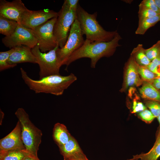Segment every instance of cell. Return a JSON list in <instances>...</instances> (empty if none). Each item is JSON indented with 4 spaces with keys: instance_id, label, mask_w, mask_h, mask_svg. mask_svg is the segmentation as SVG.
<instances>
[{
    "instance_id": "1",
    "label": "cell",
    "mask_w": 160,
    "mask_h": 160,
    "mask_svg": "<svg viewBox=\"0 0 160 160\" xmlns=\"http://www.w3.org/2000/svg\"><path fill=\"white\" fill-rule=\"evenodd\" d=\"M121 39L118 33L112 40L108 42H91L86 39L81 47L71 55L65 65L67 67L76 60L88 58L91 59V67L95 68L101 58L109 57L114 54L117 48L121 46L119 42Z\"/></svg>"
},
{
    "instance_id": "2",
    "label": "cell",
    "mask_w": 160,
    "mask_h": 160,
    "mask_svg": "<svg viewBox=\"0 0 160 160\" xmlns=\"http://www.w3.org/2000/svg\"><path fill=\"white\" fill-rule=\"evenodd\" d=\"M20 71L25 83L30 89L36 93H43L61 95L77 79L74 74L71 73L67 76L54 75L39 80H34L30 77L22 68H20Z\"/></svg>"
},
{
    "instance_id": "3",
    "label": "cell",
    "mask_w": 160,
    "mask_h": 160,
    "mask_svg": "<svg viewBox=\"0 0 160 160\" xmlns=\"http://www.w3.org/2000/svg\"><path fill=\"white\" fill-rule=\"evenodd\" d=\"M97 12L89 13L79 4L76 11V19L86 39L91 42H108L118 33L117 30L107 31L99 23L97 20Z\"/></svg>"
},
{
    "instance_id": "4",
    "label": "cell",
    "mask_w": 160,
    "mask_h": 160,
    "mask_svg": "<svg viewBox=\"0 0 160 160\" xmlns=\"http://www.w3.org/2000/svg\"><path fill=\"white\" fill-rule=\"evenodd\" d=\"M15 114L21 126L22 138L26 150L33 156L38 158L37 152L41 141V131L31 122L23 108H18Z\"/></svg>"
},
{
    "instance_id": "5",
    "label": "cell",
    "mask_w": 160,
    "mask_h": 160,
    "mask_svg": "<svg viewBox=\"0 0 160 160\" xmlns=\"http://www.w3.org/2000/svg\"><path fill=\"white\" fill-rule=\"evenodd\" d=\"M59 46L47 52H42L37 44L32 49L39 68V79L54 75L60 74V69L62 66L57 55Z\"/></svg>"
},
{
    "instance_id": "6",
    "label": "cell",
    "mask_w": 160,
    "mask_h": 160,
    "mask_svg": "<svg viewBox=\"0 0 160 160\" xmlns=\"http://www.w3.org/2000/svg\"><path fill=\"white\" fill-rule=\"evenodd\" d=\"M76 19V11L63 4L58 12L53 29L54 35L60 48L66 43L71 26Z\"/></svg>"
},
{
    "instance_id": "7",
    "label": "cell",
    "mask_w": 160,
    "mask_h": 160,
    "mask_svg": "<svg viewBox=\"0 0 160 160\" xmlns=\"http://www.w3.org/2000/svg\"><path fill=\"white\" fill-rule=\"evenodd\" d=\"M79 21L76 19L72 25L65 45L57 50V55L61 65H65L72 54L80 48L85 40Z\"/></svg>"
},
{
    "instance_id": "8",
    "label": "cell",
    "mask_w": 160,
    "mask_h": 160,
    "mask_svg": "<svg viewBox=\"0 0 160 160\" xmlns=\"http://www.w3.org/2000/svg\"><path fill=\"white\" fill-rule=\"evenodd\" d=\"M57 17L49 20L33 30L37 44L42 52H49L59 46L53 33L54 27Z\"/></svg>"
},
{
    "instance_id": "9",
    "label": "cell",
    "mask_w": 160,
    "mask_h": 160,
    "mask_svg": "<svg viewBox=\"0 0 160 160\" xmlns=\"http://www.w3.org/2000/svg\"><path fill=\"white\" fill-rule=\"evenodd\" d=\"M2 41L6 47L10 49L21 45L32 49L37 44L33 30L24 27L21 24H18L12 35L3 38Z\"/></svg>"
},
{
    "instance_id": "10",
    "label": "cell",
    "mask_w": 160,
    "mask_h": 160,
    "mask_svg": "<svg viewBox=\"0 0 160 160\" xmlns=\"http://www.w3.org/2000/svg\"><path fill=\"white\" fill-rule=\"evenodd\" d=\"M57 16L58 12L48 9L37 11L28 9L22 16L21 24L24 27L33 30Z\"/></svg>"
},
{
    "instance_id": "11",
    "label": "cell",
    "mask_w": 160,
    "mask_h": 160,
    "mask_svg": "<svg viewBox=\"0 0 160 160\" xmlns=\"http://www.w3.org/2000/svg\"><path fill=\"white\" fill-rule=\"evenodd\" d=\"M28 9L21 0L10 2L0 0V16L21 24L23 14Z\"/></svg>"
},
{
    "instance_id": "12",
    "label": "cell",
    "mask_w": 160,
    "mask_h": 160,
    "mask_svg": "<svg viewBox=\"0 0 160 160\" xmlns=\"http://www.w3.org/2000/svg\"><path fill=\"white\" fill-rule=\"evenodd\" d=\"M138 65L131 55L126 63L124 68V80L121 92H125L131 87H138L142 85V80L138 71Z\"/></svg>"
},
{
    "instance_id": "13",
    "label": "cell",
    "mask_w": 160,
    "mask_h": 160,
    "mask_svg": "<svg viewBox=\"0 0 160 160\" xmlns=\"http://www.w3.org/2000/svg\"><path fill=\"white\" fill-rule=\"evenodd\" d=\"M15 149H26L22 138L21 126L18 121L14 129L0 140V151Z\"/></svg>"
},
{
    "instance_id": "14",
    "label": "cell",
    "mask_w": 160,
    "mask_h": 160,
    "mask_svg": "<svg viewBox=\"0 0 160 160\" xmlns=\"http://www.w3.org/2000/svg\"><path fill=\"white\" fill-rule=\"evenodd\" d=\"M14 50L7 61L10 65L24 63H37L36 58L32 51V49L25 46L21 45L13 48Z\"/></svg>"
},
{
    "instance_id": "15",
    "label": "cell",
    "mask_w": 160,
    "mask_h": 160,
    "mask_svg": "<svg viewBox=\"0 0 160 160\" xmlns=\"http://www.w3.org/2000/svg\"><path fill=\"white\" fill-rule=\"evenodd\" d=\"M59 147L64 160L83 153L77 141L72 136L66 143Z\"/></svg>"
},
{
    "instance_id": "16",
    "label": "cell",
    "mask_w": 160,
    "mask_h": 160,
    "mask_svg": "<svg viewBox=\"0 0 160 160\" xmlns=\"http://www.w3.org/2000/svg\"><path fill=\"white\" fill-rule=\"evenodd\" d=\"M71 136L64 125L59 123L55 124L53 129V137L59 147L66 143Z\"/></svg>"
},
{
    "instance_id": "17",
    "label": "cell",
    "mask_w": 160,
    "mask_h": 160,
    "mask_svg": "<svg viewBox=\"0 0 160 160\" xmlns=\"http://www.w3.org/2000/svg\"><path fill=\"white\" fill-rule=\"evenodd\" d=\"M142 87L139 89L142 98L160 102V92L151 83L143 81Z\"/></svg>"
},
{
    "instance_id": "18",
    "label": "cell",
    "mask_w": 160,
    "mask_h": 160,
    "mask_svg": "<svg viewBox=\"0 0 160 160\" xmlns=\"http://www.w3.org/2000/svg\"><path fill=\"white\" fill-rule=\"evenodd\" d=\"M160 157V129H159L155 142L152 148L146 153L133 156L131 159L140 160H157Z\"/></svg>"
},
{
    "instance_id": "19",
    "label": "cell",
    "mask_w": 160,
    "mask_h": 160,
    "mask_svg": "<svg viewBox=\"0 0 160 160\" xmlns=\"http://www.w3.org/2000/svg\"><path fill=\"white\" fill-rule=\"evenodd\" d=\"M130 55L133 57L139 66L147 67L151 61L147 57L142 44H139L133 49Z\"/></svg>"
},
{
    "instance_id": "20",
    "label": "cell",
    "mask_w": 160,
    "mask_h": 160,
    "mask_svg": "<svg viewBox=\"0 0 160 160\" xmlns=\"http://www.w3.org/2000/svg\"><path fill=\"white\" fill-rule=\"evenodd\" d=\"M28 155L32 156L26 149H15L0 151V160H22Z\"/></svg>"
},
{
    "instance_id": "21",
    "label": "cell",
    "mask_w": 160,
    "mask_h": 160,
    "mask_svg": "<svg viewBox=\"0 0 160 160\" xmlns=\"http://www.w3.org/2000/svg\"><path fill=\"white\" fill-rule=\"evenodd\" d=\"M18 23L15 20L0 16V33L9 36L15 31Z\"/></svg>"
},
{
    "instance_id": "22",
    "label": "cell",
    "mask_w": 160,
    "mask_h": 160,
    "mask_svg": "<svg viewBox=\"0 0 160 160\" xmlns=\"http://www.w3.org/2000/svg\"><path fill=\"white\" fill-rule=\"evenodd\" d=\"M159 21L160 14L154 17L146 19L138 22L137 28L135 31V34L144 35L149 28L154 26Z\"/></svg>"
},
{
    "instance_id": "23",
    "label": "cell",
    "mask_w": 160,
    "mask_h": 160,
    "mask_svg": "<svg viewBox=\"0 0 160 160\" xmlns=\"http://www.w3.org/2000/svg\"><path fill=\"white\" fill-rule=\"evenodd\" d=\"M138 71L141 78L143 81L151 84L154 80L158 77L154 73L149 70L147 67L138 65Z\"/></svg>"
},
{
    "instance_id": "24",
    "label": "cell",
    "mask_w": 160,
    "mask_h": 160,
    "mask_svg": "<svg viewBox=\"0 0 160 160\" xmlns=\"http://www.w3.org/2000/svg\"><path fill=\"white\" fill-rule=\"evenodd\" d=\"M14 50L13 48L5 52H0V71H2L6 69L12 68L16 65H10L7 62L8 60Z\"/></svg>"
},
{
    "instance_id": "25",
    "label": "cell",
    "mask_w": 160,
    "mask_h": 160,
    "mask_svg": "<svg viewBox=\"0 0 160 160\" xmlns=\"http://www.w3.org/2000/svg\"><path fill=\"white\" fill-rule=\"evenodd\" d=\"M159 15L154 11L139 5L138 22L145 19L154 17Z\"/></svg>"
},
{
    "instance_id": "26",
    "label": "cell",
    "mask_w": 160,
    "mask_h": 160,
    "mask_svg": "<svg viewBox=\"0 0 160 160\" xmlns=\"http://www.w3.org/2000/svg\"><path fill=\"white\" fill-rule=\"evenodd\" d=\"M145 54L151 61L160 55V40L150 48L145 49Z\"/></svg>"
},
{
    "instance_id": "27",
    "label": "cell",
    "mask_w": 160,
    "mask_h": 160,
    "mask_svg": "<svg viewBox=\"0 0 160 160\" xmlns=\"http://www.w3.org/2000/svg\"><path fill=\"white\" fill-rule=\"evenodd\" d=\"M145 103L156 118L160 115V102L153 100H145Z\"/></svg>"
},
{
    "instance_id": "28",
    "label": "cell",
    "mask_w": 160,
    "mask_h": 160,
    "mask_svg": "<svg viewBox=\"0 0 160 160\" xmlns=\"http://www.w3.org/2000/svg\"><path fill=\"white\" fill-rule=\"evenodd\" d=\"M147 67L158 77H160V55L151 61Z\"/></svg>"
},
{
    "instance_id": "29",
    "label": "cell",
    "mask_w": 160,
    "mask_h": 160,
    "mask_svg": "<svg viewBox=\"0 0 160 160\" xmlns=\"http://www.w3.org/2000/svg\"><path fill=\"white\" fill-rule=\"evenodd\" d=\"M138 116L143 121L148 124L151 123L156 118L151 112L147 109L139 113Z\"/></svg>"
},
{
    "instance_id": "30",
    "label": "cell",
    "mask_w": 160,
    "mask_h": 160,
    "mask_svg": "<svg viewBox=\"0 0 160 160\" xmlns=\"http://www.w3.org/2000/svg\"><path fill=\"white\" fill-rule=\"evenodd\" d=\"M139 5L150 9L158 14H160V11L157 7L154 0H143Z\"/></svg>"
},
{
    "instance_id": "31",
    "label": "cell",
    "mask_w": 160,
    "mask_h": 160,
    "mask_svg": "<svg viewBox=\"0 0 160 160\" xmlns=\"http://www.w3.org/2000/svg\"><path fill=\"white\" fill-rule=\"evenodd\" d=\"M146 107L141 102L137 101L134 99L132 106V113H139L147 109Z\"/></svg>"
},
{
    "instance_id": "32",
    "label": "cell",
    "mask_w": 160,
    "mask_h": 160,
    "mask_svg": "<svg viewBox=\"0 0 160 160\" xmlns=\"http://www.w3.org/2000/svg\"><path fill=\"white\" fill-rule=\"evenodd\" d=\"M79 1L78 0H65L63 4L71 9L76 11L79 4Z\"/></svg>"
},
{
    "instance_id": "33",
    "label": "cell",
    "mask_w": 160,
    "mask_h": 160,
    "mask_svg": "<svg viewBox=\"0 0 160 160\" xmlns=\"http://www.w3.org/2000/svg\"><path fill=\"white\" fill-rule=\"evenodd\" d=\"M66 160H89L83 153Z\"/></svg>"
},
{
    "instance_id": "34",
    "label": "cell",
    "mask_w": 160,
    "mask_h": 160,
    "mask_svg": "<svg viewBox=\"0 0 160 160\" xmlns=\"http://www.w3.org/2000/svg\"><path fill=\"white\" fill-rule=\"evenodd\" d=\"M22 160H40L38 158H36L31 155H28L25 157Z\"/></svg>"
},
{
    "instance_id": "35",
    "label": "cell",
    "mask_w": 160,
    "mask_h": 160,
    "mask_svg": "<svg viewBox=\"0 0 160 160\" xmlns=\"http://www.w3.org/2000/svg\"><path fill=\"white\" fill-rule=\"evenodd\" d=\"M4 113L2 111L1 109L0 111V125L1 124L2 120L4 118Z\"/></svg>"
},
{
    "instance_id": "36",
    "label": "cell",
    "mask_w": 160,
    "mask_h": 160,
    "mask_svg": "<svg viewBox=\"0 0 160 160\" xmlns=\"http://www.w3.org/2000/svg\"><path fill=\"white\" fill-rule=\"evenodd\" d=\"M155 2L160 11V0H154Z\"/></svg>"
},
{
    "instance_id": "37",
    "label": "cell",
    "mask_w": 160,
    "mask_h": 160,
    "mask_svg": "<svg viewBox=\"0 0 160 160\" xmlns=\"http://www.w3.org/2000/svg\"><path fill=\"white\" fill-rule=\"evenodd\" d=\"M156 118L157 119L159 123V129H160V115H159V116H158Z\"/></svg>"
},
{
    "instance_id": "38",
    "label": "cell",
    "mask_w": 160,
    "mask_h": 160,
    "mask_svg": "<svg viewBox=\"0 0 160 160\" xmlns=\"http://www.w3.org/2000/svg\"><path fill=\"white\" fill-rule=\"evenodd\" d=\"M123 1H125V2H126V3H127L130 4L132 1H133L132 0H123Z\"/></svg>"
},
{
    "instance_id": "39",
    "label": "cell",
    "mask_w": 160,
    "mask_h": 160,
    "mask_svg": "<svg viewBox=\"0 0 160 160\" xmlns=\"http://www.w3.org/2000/svg\"><path fill=\"white\" fill-rule=\"evenodd\" d=\"M136 160V159L133 160V159H128V160Z\"/></svg>"
},
{
    "instance_id": "40",
    "label": "cell",
    "mask_w": 160,
    "mask_h": 160,
    "mask_svg": "<svg viewBox=\"0 0 160 160\" xmlns=\"http://www.w3.org/2000/svg\"><path fill=\"white\" fill-rule=\"evenodd\" d=\"M159 92H160V90H159Z\"/></svg>"
}]
</instances>
